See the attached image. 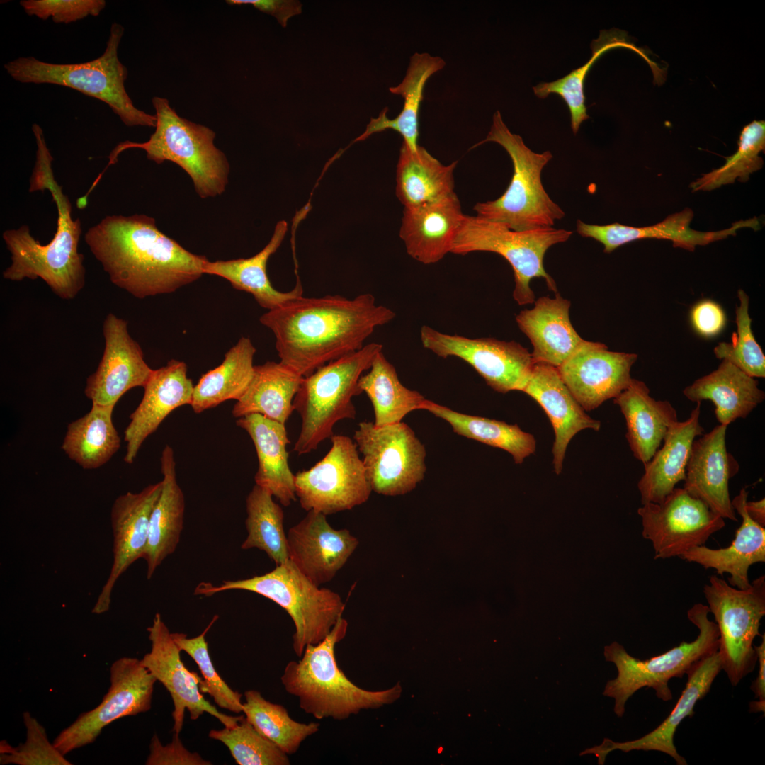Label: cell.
<instances>
[{"mask_svg":"<svg viewBox=\"0 0 765 765\" xmlns=\"http://www.w3.org/2000/svg\"><path fill=\"white\" fill-rule=\"evenodd\" d=\"M226 2L230 5H251L274 16L283 27L287 26L289 18L300 14L302 11L300 2L292 0H228Z\"/></svg>","mask_w":765,"mask_h":765,"instance_id":"obj_55","label":"cell"},{"mask_svg":"<svg viewBox=\"0 0 765 765\" xmlns=\"http://www.w3.org/2000/svg\"><path fill=\"white\" fill-rule=\"evenodd\" d=\"M103 356L96 370L88 377L84 392L92 404L115 407L126 392L144 387L154 370L144 361L125 319L109 313L103 322Z\"/></svg>","mask_w":765,"mask_h":765,"instance_id":"obj_20","label":"cell"},{"mask_svg":"<svg viewBox=\"0 0 765 765\" xmlns=\"http://www.w3.org/2000/svg\"><path fill=\"white\" fill-rule=\"evenodd\" d=\"M487 142L498 143L509 154L514 172L505 192L494 200L480 202L473 210L477 216L501 223L515 231L552 227L565 213L545 191L541 181L543 167L552 158L550 151L538 154L530 149L518 135L510 132L499 110L493 115Z\"/></svg>","mask_w":765,"mask_h":765,"instance_id":"obj_8","label":"cell"},{"mask_svg":"<svg viewBox=\"0 0 765 765\" xmlns=\"http://www.w3.org/2000/svg\"><path fill=\"white\" fill-rule=\"evenodd\" d=\"M445 65V61L439 57L428 53H414L410 58L402 81L389 89L391 93L404 98L402 111L395 118L389 119L385 108L377 118H371L364 132L353 142L363 141L374 133L391 129L398 132L403 137V142L412 151H415L419 146V114L425 84L431 75Z\"/></svg>","mask_w":765,"mask_h":765,"instance_id":"obj_39","label":"cell"},{"mask_svg":"<svg viewBox=\"0 0 765 765\" xmlns=\"http://www.w3.org/2000/svg\"><path fill=\"white\" fill-rule=\"evenodd\" d=\"M218 616L215 615L205 630L198 636L188 638L181 633H171L173 640L181 651L186 652L197 664L203 676L200 690L207 693L221 708L239 713L243 711L242 695L232 690L221 678L210 656L205 635Z\"/></svg>","mask_w":765,"mask_h":765,"instance_id":"obj_49","label":"cell"},{"mask_svg":"<svg viewBox=\"0 0 765 765\" xmlns=\"http://www.w3.org/2000/svg\"><path fill=\"white\" fill-rule=\"evenodd\" d=\"M147 630L151 650L143 656L142 662L171 695L174 703L173 732L180 734L186 710L192 720H197L204 713H208L225 727L237 724L243 716H230L220 713L205 700L200 690V677L197 673L189 671L183 663L181 650L159 613L155 614L152 624Z\"/></svg>","mask_w":765,"mask_h":765,"instance_id":"obj_18","label":"cell"},{"mask_svg":"<svg viewBox=\"0 0 765 765\" xmlns=\"http://www.w3.org/2000/svg\"><path fill=\"white\" fill-rule=\"evenodd\" d=\"M570 307V302L557 293L554 298H538L533 308L516 316L519 329L532 344L534 363L557 368L583 340L571 323Z\"/></svg>","mask_w":765,"mask_h":765,"instance_id":"obj_30","label":"cell"},{"mask_svg":"<svg viewBox=\"0 0 765 765\" xmlns=\"http://www.w3.org/2000/svg\"><path fill=\"white\" fill-rule=\"evenodd\" d=\"M347 629V620L341 617L324 639L307 645L300 660L290 661L280 677L285 691L298 698L300 708L317 720H345L363 709L392 703L402 692L399 683L387 690L371 691L348 679L335 655V646L345 638Z\"/></svg>","mask_w":765,"mask_h":765,"instance_id":"obj_4","label":"cell"},{"mask_svg":"<svg viewBox=\"0 0 765 765\" xmlns=\"http://www.w3.org/2000/svg\"><path fill=\"white\" fill-rule=\"evenodd\" d=\"M256 348L242 337L225 355L222 363L203 374L194 386L191 406L195 413L214 408L229 400H239L254 375Z\"/></svg>","mask_w":765,"mask_h":765,"instance_id":"obj_40","label":"cell"},{"mask_svg":"<svg viewBox=\"0 0 765 765\" xmlns=\"http://www.w3.org/2000/svg\"><path fill=\"white\" fill-rule=\"evenodd\" d=\"M521 392L535 400L550 421L555 432L552 463L559 475L571 439L583 429L599 431L601 422L585 412L562 381L557 368L552 366L534 363Z\"/></svg>","mask_w":765,"mask_h":765,"instance_id":"obj_27","label":"cell"},{"mask_svg":"<svg viewBox=\"0 0 765 765\" xmlns=\"http://www.w3.org/2000/svg\"><path fill=\"white\" fill-rule=\"evenodd\" d=\"M209 737L222 742L239 765H288V754L259 732L245 717L232 727L212 730Z\"/></svg>","mask_w":765,"mask_h":765,"instance_id":"obj_48","label":"cell"},{"mask_svg":"<svg viewBox=\"0 0 765 765\" xmlns=\"http://www.w3.org/2000/svg\"><path fill=\"white\" fill-rule=\"evenodd\" d=\"M84 241L110 280L143 299L175 292L204 274L208 259L161 232L144 214L108 215L91 227Z\"/></svg>","mask_w":765,"mask_h":765,"instance_id":"obj_2","label":"cell"},{"mask_svg":"<svg viewBox=\"0 0 765 765\" xmlns=\"http://www.w3.org/2000/svg\"><path fill=\"white\" fill-rule=\"evenodd\" d=\"M637 359V354L611 351L604 344L583 339L557 370L577 402L591 411L628 387Z\"/></svg>","mask_w":765,"mask_h":765,"instance_id":"obj_19","label":"cell"},{"mask_svg":"<svg viewBox=\"0 0 765 765\" xmlns=\"http://www.w3.org/2000/svg\"><path fill=\"white\" fill-rule=\"evenodd\" d=\"M353 439L363 455L372 491L377 494L403 495L424 479L426 448L407 424L375 426L370 421L360 422Z\"/></svg>","mask_w":765,"mask_h":765,"instance_id":"obj_13","label":"cell"},{"mask_svg":"<svg viewBox=\"0 0 765 765\" xmlns=\"http://www.w3.org/2000/svg\"><path fill=\"white\" fill-rule=\"evenodd\" d=\"M358 388L371 402L375 426L401 422L409 413L421 409L426 400L420 392L400 382L395 368L382 351L375 356L369 371L361 376Z\"/></svg>","mask_w":765,"mask_h":765,"instance_id":"obj_43","label":"cell"},{"mask_svg":"<svg viewBox=\"0 0 765 765\" xmlns=\"http://www.w3.org/2000/svg\"><path fill=\"white\" fill-rule=\"evenodd\" d=\"M420 339L423 347L437 356L457 357L468 363L500 393L521 392L534 365L531 353L515 341L451 335L427 325L421 327Z\"/></svg>","mask_w":765,"mask_h":765,"instance_id":"obj_16","label":"cell"},{"mask_svg":"<svg viewBox=\"0 0 765 765\" xmlns=\"http://www.w3.org/2000/svg\"><path fill=\"white\" fill-rule=\"evenodd\" d=\"M395 316L370 293L353 299L302 295L268 310L259 321L273 333L280 362L306 377L361 349L376 327Z\"/></svg>","mask_w":765,"mask_h":765,"instance_id":"obj_1","label":"cell"},{"mask_svg":"<svg viewBox=\"0 0 765 765\" xmlns=\"http://www.w3.org/2000/svg\"><path fill=\"white\" fill-rule=\"evenodd\" d=\"M701 405V402H696L688 419L670 426L663 446L643 464L645 472L638 483L642 504L661 503L677 483L684 480L693 443L704 431L700 424Z\"/></svg>","mask_w":765,"mask_h":765,"instance_id":"obj_31","label":"cell"},{"mask_svg":"<svg viewBox=\"0 0 765 765\" xmlns=\"http://www.w3.org/2000/svg\"><path fill=\"white\" fill-rule=\"evenodd\" d=\"M162 489L160 481L140 492L121 494L114 501L110 511L113 564L93 607V613L99 615L110 609L113 589L118 579L132 564L143 557L148 542L150 516Z\"/></svg>","mask_w":765,"mask_h":765,"instance_id":"obj_21","label":"cell"},{"mask_svg":"<svg viewBox=\"0 0 765 765\" xmlns=\"http://www.w3.org/2000/svg\"><path fill=\"white\" fill-rule=\"evenodd\" d=\"M693 329L705 338L718 335L725 328L727 318L722 307L711 300L696 303L690 312Z\"/></svg>","mask_w":765,"mask_h":765,"instance_id":"obj_54","label":"cell"},{"mask_svg":"<svg viewBox=\"0 0 765 765\" xmlns=\"http://www.w3.org/2000/svg\"><path fill=\"white\" fill-rule=\"evenodd\" d=\"M194 385L187 376L186 363L172 359L154 370L144 387L143 397L130 414L124 433V461L132 464L142 443L174 409L191 404Z\"/></svg>","mask_w":765,"mask_h":765,"instance_id":"obj_25","label":"cell"},{"mask_svg":"<svg viewBox=\"0 0 765 765\" xmlns=\"http://www.w3.org/2000/svg\"><path fill=\"white\" fill-rule=\"evenodd\" d=\"M32 131L36 152L29 191H50L57 210V229L46 244L36 239L26 225L5 230L2 237L11 254V264L3 271V278L11 281L40 278L56 295L69 300L85 285L84 257L78 250L81 224L79 219H73L71 202L55 180L53 157L42 128L34 124Z\"/></svg>","mask_w":765,"mask_h":765,"instance_id":"obj_3","label":"cell"},{"mask_svg":"<svg viewBox=\"0 0 765 765\" xmlns=\"http://www.w3.org/2000/svg\"><path fill=\"white\" fill-rule=\"evenodd\" d=\"M421 409L448 422L460 436L508 452L516 464H522L526 458L536 452L534 436L523 431L517 424L460 413L427 399Z\"/></svg>","mask_w":765,"mask_h":765,"instance_id":"obj_41","label":"cell"},{"mask_svg":"<svg viewBox=\"0 0 765 765\" xmlns=\"http://www.w3.org/2000/svg\"><path fill=\"white\" fill-rule=\"evenodd\" d=\"M759 662V672L756 679L752 682V691L758 701L750 703V712L765 711V634L762 635L759 645H754Z\"/></svg>","mask_w":765,"mask_h":765,"instance_id":"obj_56","label":"cell"},{"mask_svg":"<svg viewBox=\"0 0 765 765\" xmlns=\"http://www.w3.org/2000/svg\"><path fill=\"white\" fill-rule=\"evenodd\" d=\"M244 697L242 712L246 720L287 754L295 753L307 737L319 730L318 722L294 720L285 707L266 700L258 691L248 690Z\"/></svg>","mask_w":765,"mask_h":765,"instance_id":"obj_46","label":"cell"},{"mask_svg":"<svg viewBox=\"0 0 765 765\" xmlns=\"http://www.w3.org/2000/svg\"><path fill=\"white\" fill-rule=\"evenodd\" d=\"M236 424L248 433L256 451V484L269 491L284 506L296 501L295 475L289 467L286 450L290 441L285 424L258 414L239 418Z\"/></svg>","mask_w":765,"mask_h":765,"instance_id":"obj_33","label":"cell"},{"mask_svg":"<svg viewBox=\"0 0 765 765\" xmlns=\"http://www.w3.org/2000/svg\"><path fill=\"white\" fill-rule=\"evenodd\" d=\"M288 559L312 583L330 582L346 563L358 540L346 528L335 529L326 515L309 511L287 534Z\"/></svg>","mask_w":765,"mask_h":765,"instance_id":"obj_22","label":"cell"},{"mask_svg":"<svg viewBox=\"0 0 765 765\" xmlns=\"http://www.w3.org/2000/svg\"><path fill=\"white\" fill-rule=\"evenodd\" d=\"M304 377L282 363L254 366L252 379L233 407L236 418L258 414L285 424L295 410L293 400Z\"/></svg>","mask_w":765,"mask_h":765,"instance_id":"obj_38","label":"cell"},{"mask_svg":"<svg viewBox=\"0 0 765 765\" xmlns=\"http://www.w3.org/2000/svg\"><path fill=\"white\" fill-rule=\"evenodd\" d=\"M152 103L157 121L149 139L144 142L125 140L118 144L90 190L95 188L108 166L118 162L120 153L142 149L148 159L158 164L169 161L182 168L192 179L200 198L221 195L228 183L230 164L225 154L215 145V132L178 115L165 98L154 96Z\"/></svg>","mask_w":765,"mask_h":765,"instance_id":"obj_5","label":"cell"},{"mask_svg":"<svg viewBox=\"0 0 765 765\" xmlns=\"http://www.w3.org/2000/svg\"><path fill=\"white\" fill-rule=\"evenodd\" d=\"M123 34V26L113 23L104 52L89 62L56 64L33 56L20 57L4 64V68L13 79L20 83L62 86L100 100L126 126L155 128V115L136 108L126 91L125 81L128 71L118 57V47Z\"/></svg>","mask_w":765,"mask_h":765,"instance_id":"obj_6","label":"cell"},{"mask_svg":"<svg viewBox=\"0 0 765 765\" xmlns=\"http://www.w3.org/2000/svg\"><path fill=\"white\" fill-rule=\"evenodd\" d=\"M26 737L23 743L13 747L6 740L0 742V764L17 765H72L47 737L45 727L30 712L23 713Z\"/></svg>","mask_w":765,"mask_h":765,"instance_id":"obj_51","label":"cell"},{"mask_svg":"<svg viewBox=\"0 0 765 765\" xmlns=\"http://www.w3.org/2000/svg\"><path fill=\"white\" fill-rule=\"evenodd\" d=\"M703 594L719 630L722 669L731 684L737 686L753 672L757 662L753 642L760 635L765 615V576L741 589L714 574L705 584Z\"/></svg>","mask_w":765,"mask_h":765,"instance_id":"obj_12","label":"cell"},{"mask_svg":"<svg viewBox=\"0 0 765 765\" xmlns=\"http://www.w3.org/2000/svg\"><path fill=\"white\" fill-rule=\"evenodd\" d=\"M331 441L332 448L321 460L295 475L301 507L326 516L365 503L372 492L356 443L343 435H333Z\"/></svg>","mask_w":765,"mask_h":765,"instance_id":"obj_14","label":"cell"},{"mask_svg":"<svg viewBox=\"0 0 765 765\" xmlns=\"http://www.w3.org/2000/svg\"><path fill=\"white\" fill-rule=\"evenodd\" d=\"M147 765H210L197 752H191L182 744L178 733L174 732L172 740L162 744L157 735L154 734L149 744V754Z\"/></svg>","mask_w":765,"mask_h":765,"instance_id":"obj_53","label":"cell"},{"mask_svg":"<svg viewBox=\"0 0 765 765\" xmlns=\"http://www.w3.org/2000/svg\"><path fill=\"white\" fill-rule=\"evenodd\" d=\"M618 47H626L637 52L650 66H653L642 50L628 41L625 32L618 30H601L599 38L591 43V57L585 64L562 78L552 82L540 83L533 88L536 96L541 99L550 94H558L563 98L570 112L571 128L574 134L577 133L582 123L589 118L584 91V81L589 69L604 52Z\"/></svg>","mask_w":765,"mask_h":765,"instance_id":"obj_44","label":"cell"},{"mask_svg":"<svg viewBox=\"0 0 765 765\" xmlns=\"http://www.w3.org/2000/svg\"><path fill=\"white\" fill-rule=\"evenodd\" d=\"M572 234L570 230L553 227L515 231L477 215H465L450 253L489 251L502 256L514 271L513 298L518 305H524L535 302L530 287L533 278H544L548 289L557 293L555 281L544 268L543 259L550 247L566 242Z\"/></svg>","mask_w":765,"mask_h":765,"instance_id":"obj_11","label":"cell"},{"mask_svg":"<svg viewBox=\"0 0 765 765\" xmlns=\"http://www.w3.org/2000/svg\"><path fill=\"white\" fill-rule=\"evenodd\" d=\"M465 215L455 193L419 207L404 208L400 237L407 253L429 265L450 253Z\"/></svg>","mask_w":765,"mask_h":765,"instance_id":"obj_28","label":"cell"},{"mask_svg":"<svg viewBox=\"0 0 765 765\" xmlns=\"http://www.w3.org/2000/svg\"><path fill=\"white\" fill-rule=\"evenodd\" d=\"M709 613L708 605L694 604L687 616L698 629L697 638L648 659L633 657L617 642L605 646V659L616 665L618 675L606 683L603 695L615 700L613 710L618 717L623 715L629 698L643 687L654 690L657 698L664 701L672 700L669 681L681 678L694 663L718 650L719 630L708 618Z\"/></svg>","mask_w":765,"mask_h":765,"instance_id":"obj_10","label":"cell"},{"mask_svg":"<svg viewBox=\"0 0 765 765\" xmlns=\"http://www.w3.org/2000/svg\"><path fill=\"white\" fill-rule=\"evenodd\" d=\"M233 589L260 594L287 611L295 626L293 649L299 657L307 645H316L325 638L346 606L339 594L312 583L289 559L262 575L225 580L218 586L201 582L194 594L208 597Z\"/></svg>","mask_w":765,"mask_h":765,"instance_id":"obj_7","label":"cell"},{"mask_svg":"<svg viewBox=\"0 0 765 765\" xmlns=\"http://www.w3.org/2000/svg\"><path fill=\"white\" fill-rule=\"evenodd\" d=\"M246 510L247 536L241 548H255L264 551L276 565L287 561L284 514L270 492L255 484L246 497Z\"/></svg>","mask_w":765,"mask_h":765,"instance_id":"obj_45","label":"cell"},{"mask_svg":"<svg viewBox=\"0 0 765 765\" xmlns=\"http://www.w3.org/2000/svg\"><path fill=\"white\" fill-rule=\"evenodd\" d=\"M640 507L642 536L651 541L654 559L681 557L703 545L725 527L724 518L684 488L675 487L661 503Z\"/></svg>","mask_w":765,"mask_h":765,"instance_id":"obj_17","label":"cell"},{"mask_svg":"<svg viewBox=\"0 0 765 765\" xmlns=\"http://www.w3.org/2000/svg\"><path fill=\"white\" fill-rule=\"evenodd\" d=\"M745 507L748 515L755 522L764 527L765 526V499L758 501L746 502Z\"/></svg>","mask_w":765,"mask_h":765,"instance_id":"obj_57","label":"cell"},{"mask_svg":"<svg viewBox=\"0 0 765 765\" xmlns=\"http://www.w3.org/2000/svg\"><path fill=\"white\" fill-rule=\"evenodd\" d=\"M693 217V210L686 208L669 215L662 222L642 227L619 223L589 225L578 220L577 231L581 236L592 238L602 244L604 252L609 254L623 244L641 239H667L672 242L674 247L693 251L696 246H705L730 235L735 236L740 229L749 227L755 231L760 229L758 218L753 217L735 222L727 229L701 232L690 227Z\"/></svg>","mask_w":765,"mask_h":765,"instance_id":"obj_26","label":"cell"},{"mask_svg":"<svg viewBox=\"0 0 765 765\" xmlns=\"http://www.w3.org/2000/svg\"><path fill=\"white\" fill-rule=\"evenodd\" d=\"M759 382L731 363L722 360L718 368L695 380L683 390L693 402L709 400L714 404L720 424L728 426L745 419L765 399Z\"/></svg>","mask_w":765,"mask_h":765,"instance_id":"obj_34","label":"cell"},{"mask_svg":"<svg viewBox=\"0 0 765 765\" xmlns=\"http://www.w3.org/2000/svg\"><path fill=\"white\" fill-rule=\"evenodd\" d=\"M381 351L382 344H368L303 378L293 400L294 409L302 419L293 448L298 455L314 450L321 442L331 438L338 421L355 419L356 411L352 398L361 394L358 380Z\"/></svg>","mask_w":765,"mask_h":765,"instance_id":"obj_9","label":"cell"},{"mask_svg":"<svg viewBox=\"0 0 765 765\" xmlns=\"http://www.w3.org/2000/svg\"><path fill=\"white\" fill-rule=\"evenodd\" d=\"M162 489L149 519V538L143 559L150 579L164 559L174 552L183 527L185 497L176 480L174 453L166 446L161 456Z\"/></svg>","mask_w":765,"mask_h":765,"instance_id":"obj_35","label":"cell"},{"mask_svg":"<svg viewBox=\"0 0 765 765\" xmlns=\"http://www.w3.org/2000/svg\"><path fill=\"white\" fill-rule=\"evenodd\" d=\"M727 426L720 424L694 440L686 469L684 489L722 518L737 521L729 492V480L739 464L727 451Z\"/></svg>","mask_w":765,"mask_h":765,"instance_id":"obj_24","label":"cell"},{"mask_svg":"<svg viewBox=\"0 0 765 765\" xmlns=\"http://www.w3.org/2000/svg\"><path fill=\"white\" fill-rule=\"evenodd\" d=\"M287 230V222L279 221L269 242L259 253L247 259L208 261L204 266V274L226 279L234 288L252 295L257 303L268 310L302 296L300 283L289 292H280L273 287L267 275V262L280 246Z\"/></svg>","mask_w":765,"mask_h":765,"instance_id":"obj_36","label":"cell"},{"mask_svg":"<svg viewBox=\"0 0 765 765\" xmlns=\"http://www.w3.org/2000/svg\"><path fill=\"white\" fill-rule=\"evenodd\" d=\"M20 6L30 16L52 18L56 23L76 22L89 16H98L105 8L104 0H21Z\"/></svg>","mask_w":765,"mask_h":765,"instance_id":"obj_52","label":"cell"},{"mask_svg":"<svg viewBox=\"0 0 765 765\" xmlns=\"http://www.w3.org/2000/svg\"><path fill=\"white\" fill-rule=\"evenodd\" d=\"M721 670L717 650L694 663L687 671L685 688L672 711L658 727L634 740L618 742L606 738L601 744L586 749L580 754H594L598 759V764H604L607 755L615 750L624 752L633 750L657 751L668 754L678 765H686V759L678 753L674 745L675 732L686 717L694 715L696 703L706 696Z\"/></svg>","mask_w":765,"mask_h":765,"instance_id":"obj_23","label":"cell"},{"mask_svg":"<svg viewBox=\"0 0 765 765\" xmlns=\"http://www.w3.org/2000/svg\"><path fill=\"white\" fill-rule=\"evenodd\" d=\"M740 304L736 307L737 334L732 342H720L713 350L717 358L727 361L752 378L765 377V356L756 341L749 314V297L742 289L737 291Z\"/></svg>","mask_w":765,"mask_h":765,"instance_id":"obj_50","label":"cell"},{"mask_svg":"<svg viewBox=\"0 0 765 765\" xmlns=\"http://www.w3.org/2000/svg\"><path fill=\"white\" fill-rule=\"evenodd\" d=\"M747 497L746 488H742L732 500V505L741 516L742 521L731 545L720 549L710 548L704 545L697 546L680 557L706 569H714L717 574H730L729 584L741 589L750 586L749 567L765 562V528L748 515L745 507Z\"/></svg>","mask_w":765,"mask_h":765,"instance_id":"obj_29","label":"cell"},{"mask_svg":"<svg viewBox=\"0 0 765 765\" xmlns=\"http://www.w3.org/2000/svg\"><path fill=\"white\" fill-rule=\"evenodd\" d=\"M157 679L142 659L123 657L110 667V686L101 702L81 713L53 740L64 754L94 743L103 728L126 716L149 711Z\"/></svg>","mask_w":765,"mask_h":765,"instance_id":"obj_15","label":"cell"},{"mask_svg":"<svg viewBox=\"0 0 765 765\" xmlns=\"http://www.w3.org/2000/svg\"><path fill=\"white\" fill-rule=\"evenodd\" d=\"M113 409L92 404L89 412L67 426L61 448L82 468L101 467L120 448V438L112 419Z\"/></svg>","mask_w":765,"mask_h":765,"instance_id":"obj_42","label":"cell"},{"mask_svg":"<svg viewBox=\"0 0 765 765\" xmlns=\"http://www.w3.org/2000/svg\"><path fill=\"white\" fill-rule=\"evenodd\" d=\"M765 149L764 120H753L745 125L740 135L737 150L725 157V164L703 174L690 184L693 191H708L732 183L736 179L745 182L749 175L762 168L763 159L759 156Z\"/></svg>","mask_w":765,"mask_h":765,"instance_id":"obj_47","label":"cell"},{"mask_svg":"<svg viewBox=\"0 0 765 765\" xmlns=\"http://www.w3.org/2000/svg\"><path fill=\"white\" fill-rule=\"evenodd\" d=\"M458 162L443 165L421 146L412 151L404 142L396 170V196L404 208L438 201L454 192Z\"/></svg>","mask_w":765,"mask_h":765,"instance_id":"obj_37","label":"cell"},{"mask_svg":"<svg viewBox=\"0 0 765 765\" xmlns=\"http://www.w3.org/2000/svg\"><path fill=\"white\" fill-rule=\"evenodd\" d=\"M624 416L625 438L634 457L643 464L659 449L677 412L667 400H656L641 380L632 378L628 387L613 398Z\"/></svg>","mask_w":765,"mask_h":765,"instance_id":"obj_32","label":"cell"}]
</instances>
